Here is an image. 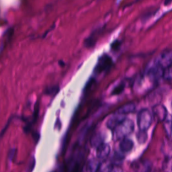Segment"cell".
<instances>
[{
	"label": "cell",
	"instance_id": "obj_1",
	"mask_svg": "<svg viewBox=\"0 0 172 172\" xmlns=\"http://www.w3.org/2000/svg\"><path fill=\"white\" fill-rule=\"evenodd\" d=\"M135 129L134 122L128 118L125 119L113 130V139L115 141L122 140L133 132Z\"/></svg>",
	"mask_w": 172,
	"mask_h": 172
},
{
	"label": "cell",
	"instance_id": "obj_2",
	"mask_svg": "<svg viewBox=\"0 0 172 172\" xmlns=\"http://www.w3.org/2000/svg\"><path fill=\"white\" fill-rule=\"evenodd\" d=\"M153 115L147 108H143L140 110L137 115V124L139 131H146L151 126Z\"/></svg>",
	"mask_w": 172,
	"mask_h": 172
},
{
	"label": "cell",
	"instance_id": "obj_3",
	"mask_svg": "<svg viewBox=\"0 0 172 172\" xmlns=\"http://www.w3.org/2000/svg\"><path fill=\"white\" fill-rule=\"evenodd\" d=\"M112 65H113L112 59L108 55L104 54L102 55L99 58L96 66L95 67L94 71L97 74L102 73L110 69Z\"/></svg>",
	"mask_w": 172,
	"mask_h": 172
},
{
	"label": "cell",
	"instance_id": "obj_4",
	"mask_svg": "<svg viewBox=\"0 0 172 172\" xmlns=\"http://www.w3.org/2000/svg\"><path fill=\"white\" fill-rule=\"evenodd\" d=\"M172 54L171 50L170 49H165L163 50L157 59L155 61L159 66H160L163 69L171 66V61H172Z\"/></svg>",
	"mask_w": 172,
	"mask_h": 172
},
{
	"label": "cell",
	"instance_id": "obj_5",
	"mask_svg": "<svg viewBox=\"0 0 172 172\" xmlns=\"http://www.w3.org/2000/svg\"><path fill=\"white\" fill-rule=\"evenodd\" d=\"M163 70L162 68L155 62L151 65L146 70V75L153 81H158L163 77Z\"/></svg>",
	"mask_w": 172,
	"mask_h": 172
},
{
	"label": "cell",
	"instance_id": "obj_6",
	"mask_svg": "<svg viewBox=\"0 0 172 172\" xmlns=\"http://www.w3.org/2000/svg\"><path fill=\"white\" fill-rule=\"evenodd\" d=\"M153 114L155 116L157 119L161 122H163L168 115L167 108L162 104H157L153 107Z\"/></svg>",
	"mask_w": 172,
	"mask_h": 172
},
{
	"label": "cell",
	"instance_id": "obj_7",
	"mask_svg": "<svg viewBox=\"0 0 172 172\" xmlns=\"http://www.w3.org/2000/svg\"><path fill=\"white\" fill-rule=\"evenodd\" d=\"M125 118H126L124 115L116 114L112 117H110L106 123V126L110 130H114L118 124H120L121 122L124 120Z\"/></svg>",
	"mask_w": 172,
	"mask_h": 172
},
{
	"label": "cell",
	"instance_id": "obj_8",
	"mask_svg": "<svg viewBox=\"0 0 172 172\" xmlns=\"http://www.w3.org/2000/svg\"><path fill=\"white\" fill-rule=\"evenodd\" d=\"M133 166L135 172H150L152 164L149 160H144L134 163Z\"/></svg>",
	"mask_w": 172,
	"mask_h": 172
},
{
	"label": "cell",
	"instance_id": "obj_9",
	"mask_svg": "<svg viewBox=\"0 0 172 172\" xmlns=\"http://www.w3.org/2000/svg\"><path fill=\"white\" fill-rule=\"evenodd\" d=\"M110 153V146L108 144L102 143L97 147L96 155L98 159H106Z\"/></svg>",
	"mask_w": 172,
	"mask_h": 172
},
{
	"label": "cell",
	"instance_id": "obj_10",
	"mask_svg": "<svg viewBox=\"0 0 172 172\" xmlns=\"http://www.w3.org/2000/svg\"><path fill=\"white\" fill-rule=\"evenodd\" d=\"M136 110V105L133 102H129L126 104L123 105L119 108L117 110V113L121 115H124L127 114H131L135 111Z\"/></svg>",
	"mask_w": 172,
	"mask_h": 172
},
{
	"label": "cell",
	"instance_id": "obj_11",
	"mask_svg": "<svg viewBox=\"0 0 172 172\" xmlns=\"http://www.w3.org/2000/svg\"><path fill=\"white\" fill-rule=\"evenodd\" d=\"M134 146V143L132 140L128 138H124L121 140L120 143V149L122 152L127 153L131 151Z\"/></svg>",
	"mask_w": 172,
	"mask_h": 172
},
{
	"label": "cell",
	"instance_id": "obj_12",
	"mask_svg": "<svg viewBox=\"0 0 172 172\" xmlns=\"http://www.w3.org/2000/svg\"><path fill=\"white\" fill-rule=\"evenodd\" d=\"M100 162L97 159H93L89 161L87 164V171L88 172H97L100 167Z\"/></svg>",
	"mask_w": 172,
	"mask_h": 172
},
{
	"label": "cell",
	"instance_id": "obj_13",
	"mask_svg": "<svg viewBox=\"0 0 172 172\" xmlns=\"http://www.w3.org/2000/svg\"><path fill=\"white\" fill-rule=\"evenodd\" d=\"M163 128H164L165 132L166 133L167 137H168V139H170L171 137V118L170 115H167V118L163 121Z\"/></svg>",
	"mask_w": 172,
	"mask_h": 172
},
{
	"label": "cell",
	"instance_id": "obj_14",
	"mask_svg": "<svg viewBox=\"0 0 172 172\" xmlns=\"http://www.w3.org/2000/svg\"><path fill=\"white\" fill-rule=\"evenodd\" d=\"M100 32L101 31L99 30H96L95 32H93L91 34L90 37L87 39H86L85 45H86L87 47H91V46H93L94 45L95 42H96L97 38L98 37V35Z\"/></svg>",
	"mask_w": 172,
	"mask_h": 172
},
{
	"label": "cell",
	"instance_id": "obj_15",
	"mask_svg": "<svg viewBox=\"0 0 172 172\" xmlns=\"http://www.w3.org/2000/svg\"><path fill=\"white\" fill-rule=\"evenodd\" d=\"M102 143H104V137L100 133L95 134L91 139V145L93 147H98Z\"/></svg>",
	"mask_w": 172,
	"mask_h": 172
},
{
	"label": "cell",
	"instance_id": "obj_16",
	"mask_svg": "<svg viewBox=\"0 0 172 172\" xmlns=\"http://www.w3.org/2000/svg\"><path fill=\"white\" fill-rule=\"evenodd\" d=\"M147 133L146 131H139L137 134V138L138 142L141 144H144L147 140Z\"/></svg>",
	"mask_w": 172,
	"mask_h": 172
},
{
	"label": "cell",
	"instance_id": "obj_17",
	"mask_svg": "<svg viewBox=\"0 0 172 172\" xmlns=\"http://www.w3.org/2000/svg\"><path fill=\"white\" fill-rule=\"evenodd\" d=\"M163 169L164 172H171V159L170 157H167L163 162Z\"/></svg>",
	"mask_w": 172,
	"mask_h": 172
},
{
	"label": "cell",
	"instance_id": "obj_18",
	"mask_svg": "<svg viewBox=\"0 0 172 172\" xmlns=\"http://www.w3.org/2000/svg\"><path fill=\"white\" fill-rule=\"evenodd\" d=\"M163 79L167 81H171L172 77V73H171V66L166 68L163 70Z\"/></svg>",
	"mask_w": 172,
	"mask_h": 172
},
{
	"label": "cell",
	"instance_id": "obj_19",
	"mask_svg": "<svg viewBox=\"0 0 172 172\" xmlns=\"http://www.w3.org/2000/svg\"><path fill=\"white\" fill-rule=\"evenodd\" d=\"M59 90V88L58 86H52V87H49V88H47L46 89V90L44 91L45 93L47 95H55L58 93Z\"/></svg>",
	"mask_w": 172,
	"mask_h": 172
},
{
	"label": "cell",
	"instance_id": "obj_20",
	"mask_svg": "<svg viewBox=\"0 0 172 172\" xmlns=\"http://www.w3.org/2000/svg\"><path fill=\"white\" fill-rule=\"evenodd\" d=\"M125 85L123 83H120L119 85H118L117 86L115 87V88L112 91V94L113 95H118L120 94V93L122 92V91L124 90Z\"/></svg>",
	"mask_w": 172,
	"mask_h": 172
},
{
	"label": "cell",
	"instance_id": "obj_21",
	"mask_svg": "<svg viewBox=\"0 0 172 172\" xmlns=\"http://www.w3.org/2000/svg\"><path fill=\"white\" fill-rule=\"evenodd\" d=\"M112 165L110 164H102L100 165L99 169L97 172H109Z\"/></svg>",
	"mask_w": 172,
	"mask_h": 172
},
{
	"label": "cell",
	"instance_id": "obj_22",
	"mask_svg": "<svg viewBox=\"0 0 172 172\" xmlns=\"http://www.w3.org/2000/svg\"><path fill=\"white\" fill-rule=\"evenodd\" d=\"M16 152L17 150L16 149H12L10 150L9 153H8V158L10 161H13L16 155Z\"/></svg>",
	"mask_w": 172,
	"mask_h": 172
},
{
	"label": "cell",
	"instance_id": "obj_23",
	"mask_svg": "<svg viewBox=\"0 0 172 172\" xmlns=\"http://www.w3.org/2000/svg\"><path fill=\"white\" fill-rule=\"evenodd\" d=\"M109 172H123L122 167H120L118 165H112L111 169Z\"/></svg>",
	"mask_w": 172,
	"mask_h": 172
},
{
	"label": "cell",
	"instance_id": "obj_24",
	"mask_svg": "<svg viewBox=\"0 0 172 172\" xmlns=\"http://www.w3.org/2000/svg\"><path fill=\"white\" fill-rule=\"evenodd\" d=\"M114 161H115V162H119V161H122L123 159H124V157H122L121 155L120 154H118V153H115L114 156Z\"/></svg>",
	"mask_w": 172,
	"mask_h": 172
},
{
	"label": "cell",
	"instance_id": "obj_25",
	"mask_svg": "<svg viewBox=\"0 0 172 172\" xmlns=\"http://www.w3.org/2000/svg\"><path fill=\"white\" fill-rule=\"evenodd\" d=\"M11 121H12V118H10V119L9 121H8V122L7 124H6V126H4V128H3V130H2V131L1 132V133H0V138H1V137H2V136H3V135H4V133H6V130H7L8 127L9 126V125H10V122H11Z\"/></svg>",
	"mask_w": 172,
	"mask_h": 172
},
{
	"label": "cell",
	"instance_id": "obj_26",
	"mask_svg": "<svg viewBox=\"0 0 172 172\" xmlns=\"http://www.w3.org/2000/svg\"><path fill=\"white\" fill-rule=\"evenodd\" d=\"M35 159H33L32 160L31 162H30V163L28 169V172H32V171L34 167H35Z\"/></svg>",
	"mask_w": 172,
	"mask_h": 172
}]
</instances>
